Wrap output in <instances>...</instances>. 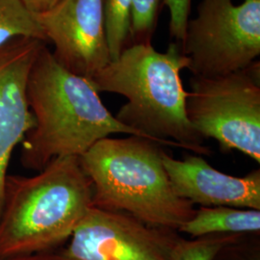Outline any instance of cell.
<instances>
[{
  "label": "cell",
  "mask_w": 260,
  "mask_h": 260,
  "mask_svg": "<svg viewBox=\"0 0 260 260\" xmlns=\"http://www.w3.org/2000/svg\"><path fill=\"white\" fill-rule=\"evenodd\" d=\"M36 18L68 71L91 80L110 63L103 0H59Z\"/></svg>",
  "instance_id": "cell-8"
},
{
  "label": "cell",
  "mask_w": 260,
  "mask_h": 260,
  "mask_svg": "<svg viewBox=\"0 0 260 260\" xmlns=\"http://www.w3.org/2000/svg\"><path fill=\"white\" fill-rule=\"evenodd\" d=\"M170 12V33L175 42L182 44L189 20L191 0H164Z\"/></svg>",
  "instance_id": "cell-16"
},
{
  "label": "cell",
  "mask_w": 260,
  "mask_h": 260,
  "mask_svg": "<svg viewBox=\"0 0 260 260\" xmlns=\"http://www.w3.org/2000/svg\"><path fill=\"white\" fill-rule=\"evenodd\" d=\"M131 6L132 0H103L106 38L111 61L121 55L129 38Z\"/></svg>",
  "instance_id": "cell-13"
},
{
  "label": "cell",
  "mask_w": 260,
  "mask_h": 260,
  "mask_svg": "<svg viewBox=\"0 0 260 260\" xmlns=\"http://www.w3.org/2000/svg\"><path fill=\"white\" fill-rule=\"evenodd\" d=\"M45 42L18 38L0 47V213L13 151L34 126L26 96L28 76Z\"/></svg>",
  "instance_id": "cell-9"
},
{
  "label": "cell",
  "mask_w": 260,
  "mask_h": 260,
  "mask_svg": "<svg viewBox=\"0 0 260 260\" xmlns=\"http://www.w3.org/2000/svg\"><path fill=\"white\" fill-rule=\"evenodd\" d=\"M189 66V57L177 42L165 52L155 50L150 43H140L125 47L90 81L99 93H117L127 100L115 118L142 137L162 147L209 155L211 150L186 115L187 92L180 73Z\"/></svg>",
  "instance_id": "cell-2"
},
{
  "label": "cell",
  "mask_w": 260,
  "mask_h": 260,
  "mask_svg": "<svg viewBox=\"0 0 260 260\" xmlns=\"http://www.w3.org/2000/svg\"><path fill=\"white\" fill-rule=\"evenodd\" d=\"M244 260H259V259H258V257H252V258H250V259H244Z\"/></svg>",
  "instance_id": "cell-19"
},
{
  "label": "cell",
  "mask_w": 260,
  "mask_h": 260,
  "mask_svg": "<svg viewBox=\"0 0 260 260\" xmlns=\"http://www.w3.org/2000/svg\"><path fill=\"white\" fill-rule=\"evenodd\" d=\"M186 115L205 140L223 151L238 150L260 163V64L212 77L193 75Z\"/></svg>",
  "instance_id": "cell-5"
},
{
  "label": "cell",
  "mask_w": 260,
  "mask_h": 260,
  "mask_svg": "<svg viewBox=\"0 0 260 260\" xmlns=\"http://www.w3.org/2000/svg\"><path fill=\"white\" fill-rule=\"evenodd\" d=\"M260 210L230 206H201L178 231L194 238L212 234L259 233Z\"/></svg>",
  "instance_id": "cell-11"
},
{
  "label": "cell",
  "mask_w": 260,
  "mask_h": 260,
  "mask_svg": "<svg viewBox=\"0 0 260 260\" xmlns=\"http://www.w3.org/2000/svg\"><path fill=\"white\" fill-rule=\"evenodd\" d=\"M18 38L47 42L36 14L22 0H0V47Z\"/></svg>",
  "instance_id": "cell-12"
},
{
  "label": "cell",
  "mask_w": 260,
  "mask_h": 260,
  "mask_svg": "<svg viewBox=\"0 0 260 260\" xmlns=\"http://www.w3.org/2000/svg\"><path fill=\"white\" fill-rule=\"evenodd\" d=\"M177 233L91 206L60 254L68 260H170Z\"/></svg>",
  "instance_id": "cell-7"
},
{
  "label": "cell",
  "mask_w": 260,
  "mask_h": 260,
  "mask_svg": "<svg viewBox=\"0 0 260 260\" xmlns=\"http://www.w3.org/2000/svg\"><path fill=\"white\" fill-rule=\"evenodd\" d=\"M161 0H132L129 37L135 44L149 43L157 22Z\"/></svg>",
  "instance_id": "cell-15"
},
{
  "label": "cell",
  "mask_w": 260,
  "mask_h": 260,
  "mask_svg": "<svg viewBox=\"0 0 260 260\" xmlns=\"http://www.w3.org/2000/svg\"><path fill=\"white\" fill-rule=\"evenodd\" d=\"M162 162L176 194L194 205L260 210L259 169L233 177L212 167L202 155L176 159L164 150Z\"/></svg>",
  "instance_id": "cell-10"
},
{
  "label": "cell",
  "mask_w": 260,
  "mask_h": 260,
  "mask_svg": "<svg viewBox=\"0 0 260 260\" xmlns=\"http://www.w3.org/2000/svg\"><path fill=\"white\" fill-rule=\"evenodd\" d=\"M28 9L38 14L53 7L59 0H22Z\"/></svg>",
  "instance_id": "cell-18"
},
{
  "label": "cell",
  "mask_w": 260,
  "mask_h": 260,
  "mask_svg": "<svg viewBox=\"0 0 260 260\" xmlns=\"http://www.w3.org/2000/svg\"><path fill=\"white\" fill-rule=\"evenodd\" d=\"M0 260H68L61 254H50L47 252H39L24 255H16L0 258Z\"/></svg>",
  "instance_id": "cell-17"
},
{
  "label": "cell",
  "mask_w": 260,
  "mask_h": 260,
  "mask_svg": "<svg viewBox=\"0 0 260 260\" xmlns=\"http://www.w3.org/2000/svg\"><path fill=\"white\" fill-rule=\"evenodd\" d=\"M162 146L128 135L104 138L78 157L93 186L92 206L129 214L177 232L195 206L176 194L162 162Z\"/></svg>",
  "instance_id": "cell-4"
},
{
  "label": "cell",
  "mask_w": 260,
  "mask_h": 260,
  "mask_svg": "<svg viewBox=\"0 0 260 260\" xmlns=\"http://www.w3.org/2000/svg\"><path fill=\"white\" fill-rule=\"evenodd\" d=\"M78 157L57 158L32 177L8 175L0 213V258L47 252L69 239L92 206Z\"/></svg>",
  "instance_id": "cell-3"
},
{
  "label": "cell",
  "mask_w": 260,
  "mask_h": 260,
  "mask_svg": "<svg viewBox=\"0 0 260 260\" xmlns=\"http://www.w3.org/2000/svg\"><path fill=\"white\" fill-rule=\"evenodd\" d=\"M26 96L35 123L20 144V162L29 170L40 172L57 158L80 157L114 134L142 137L118 121L91 81L65 69L46 44L29 73Z\"/></svg>",
  "instance_id": "cell-1"
},
{
  "label": "cell",
  "mask_w": 260,
  "mask_h": 260,
  "mask_svg": "<svg viewBox=\"0 0 260 260\" xmlns=\"http://www.w3.org/2000/svg\"><path fill=\"white\" fill-rule=\"evenodd\" d=\"M243 234H212L194 240L179 239L170 260H215L226 246L236 243Z\"/></svg>",
  "instance_id": "cell-14"
},
{
  "label": "cell",
  "mask_w": 260,
  "mask_h": 260,
  "mask_svg": "<svg viewBox=\"0 0 260 260\" xmlns=\"http://www.w3.org/2000/svg\"><path fill=\"white\" fill-rule=\"evenodd\" d=\"M182 50L196 76L232 74L260 54V0H202L195 19L187 22Z\"/></svg>",
  "instance_id": "cell-6"
}]
</instances>
